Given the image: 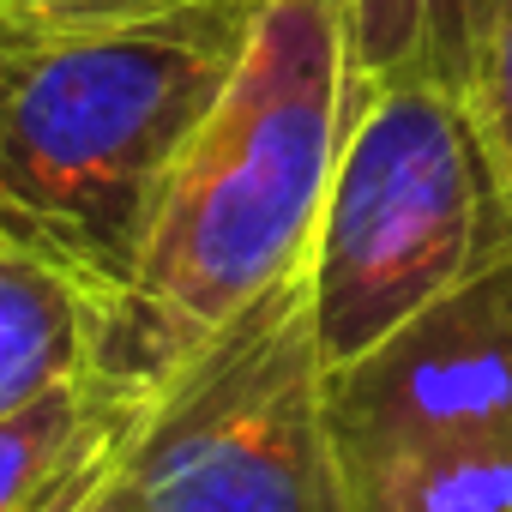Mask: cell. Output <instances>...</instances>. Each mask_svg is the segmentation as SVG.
Returning a JSON list of instances; mask_svg holds the SVG:
<instances>
[{"label": "cell", "mask_w": 512, "mask_h": 512, "mask_svg": "<svg viewBox=\"0 0 512 512\" xmlns=\"http://www.w3.org/2000/svg\"><path fill=\"white\" fill-rule=\"evenodd\" d=\"M512 241L476 127L446 85L356 79L314 235V326L326 374L356 368L428 302Z\"/></svg>", "instance_id": "cell-3"}, {"label": "cell", "mask_w": 512, "mask_h": 512, "mask_svg": "<svg viewBox=\"0 0 512 512\" xmlns=\"http://www.w3.org/2000/svg\"><path fill=\"white\" fill-rule=\"evenodd\" d=\"M109 326L115 314L91 284L0 235V416L73 374L109 368Z\"/></svg>", "instance_id": "cell-7"}, {"label": "cell", "mask_w": 512, "mask_h": 512, "mask_svg": "<svg viewBox=\"0 0 512 512\" xmlns=\"http://www.w3.org/2000/svg\"><path fill=\"white\" fill-rule=\"evenodd\" d=\"M157 392L121 368H91L0 416V512H67L103 482L151 422Z\"/></svg>", "instance_id": "cell-6"}, {"label": "cell", "mask_w": 512, "mask_h": 512, "mask_svg": "<svg viewBox=\"0 0 512 512\" xmlns=\"http://www.w3.org/2000/svg\"><path fill=\"white\" fill-rule=\"evenodd\" d=\"M121 464H127V458H121ZM121 464H115L103 482H91L67 512H139V506H133V494H127V482H121Z\"/></svg>", "instance_id": "cell-12"}, {"label": "cell", "mask_w": 512, "mask_h": 512, "mask_svg": "<svg viewBox=\"0 0 512 512\" xmlns=\"http://www.w3.org/2000/svg\"><path fill=\"white\" fill-rule=\"evenodd\" d=\"M326 404L338 464L512 434V241L374 356L332 374Z\"/></svg>", "instance_id": "cell-5"}, {"label": "cell", "mask_w": 512, "mask_h": 512, "mask_svg": "<svg viewBox=\"0 0 512 512\" xmlns=\"http://www.w3.org/2000/svg\"><path fill=\"white\" fill-rule=\"evenodd\" d=\"M458 103H464V115L476 127L482 163L494 175V193H500L506 217H512V13L500 19V31L470 61V73L458 85Z\"/></svg>", "instance_id": "cell-10"}, {"label": "cell", "mask_w": 512, "mask_h": 512, "mask_svg": "<svg viewBox=\"0 0 512 512\" xmlns=\"http://www.w3.org/2000/svg\"><path fill=\"white\" fill-rule=\"evenodd\" d=\"M314 260L247 308L151 410L121 482L139 512H344Z\"/></svg>", "instance_id": "cell-4"}, {"label": "cell", "mask_w": 512, "mask_h": 512, "mask_svg": "<svg viewBox=\"0 0 512 512\" xmlns=\"http://www.w3.org/2000/svg\"><path fill=\"white\" fill-rule=\"evenodd\" d=\"M266 0H199L169 19L0 49V235L127 290L157 187L223 97Z\"/></svg>", "instance_id": "cell-2"}, {"label": "cell", "mask_w": 512, "mask_h": 512, "mask_svg": "<svg viewBox=\"0 0 512 512\" xmlns=\"http://www.w3.org/2000/svg\"><path fill=\"white\" fill-rule=\"evenodd\" d=\"M350 67L368 85H446L458 91L512 0H338Z\"/></svg>", "instance_id": "cell-8"}, {"label": "cell", "mask_w": 512, "mask_h": 512, "mask_svg": "<svg viewBox=\"0 0 512 512\" xmlns=\"http://www.w3.org/2000/svg\"><path fill=\"white\" fill-rule=\"evenodd\" d=\"M344 512H512V434L338 464Z\"/></svg>", "instance_id": "cell-9"}, {"label": "cell", "mask_w": 512, "mask_h": 512, "mask_svg": "<svg viewBox=\"0 0 512 512\" xmlns=\"http://www.w3.org/2000/svg\"><path fill=\"white\" fill-rule=\"evenodd\" d=\"M356 97L338 0H266L223 97L175 151L109 326V368L157 398L314 260Z\"/></svg>", "instance_id": "cell-1"}, {"label": "cell", "mask_w": 512, "mask_h": 512, "mask_svg": "<svg viewBox=\"0 0 512 512\" xmlns=\"http://www.w3.org/2000/svg\"><path fill=\"white\" fill-rule=\"evenodd\" d=\"M199 0H0V49L13 43H55V37H91L121 31L145 19H169Z\"/></svg>", "instance_id": "cell-11"}]
</instances>
